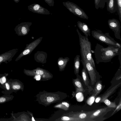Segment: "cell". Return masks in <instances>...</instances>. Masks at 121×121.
<instances>
[{"mask_svg":"<svg viewBox=\"0 0 121 121\" xmlns=\"http://www.w3.org/2000/svg\"><path fill=\"white\" fill-rule=\"evenodd\" d=\"M108 23L109 28L114 32L115 37L121 41L120 35L121 27L119 21L116 19L112 18L109 19Z\"/></svg>","mask_w":121,"mask_h":121,"instance_id":"6","label":"cell"},{"mask_svg":"<svg viewBox=\"0 0 121 121\" xmlns=\"http://www.w3.org/2000/svg\"><path fill=\"white\" fill-rule=\"evenodd\" d=\"M54 100V98L52 97H48L47 98V101L49 102H52Z\"/></svg>","mask_w":121,"mask_h":121,"instance_id":"30","label":"cell"},{"mask_svg":"<svg viewBox=\"0 0 121 121\" xmlns=\"http://www.w3.org/2000/svg\"><path fill=\"white\" fill-rule=\"evenodd\" d=\"M7 81L10 85V90L9 91L5 93L4 94L10 95L13 92H16L23 89L22 83L21 81L17 79H8L7 78Z\"/></svg>","mask_w":121,"mask_h":121,"instance_id":"7","label":"cell"},{"mask_svg":"<svg viewBox=\"0 0 121 121\" xmlns=\"http://www.w3.org/2000/svg\"><path fill=\"white\" fill-rule=\"evenodd\" d=\"M63 64V61L61 60L59 61L58 62V64L60 65H62Z\"/></svg>","mask_w":121,"mask_h":121,"instance_id":"34","label":"cell"},{"mask_svg":"<svg viewBox=\"0 0 121 121\" xmlns=\"http://www.w3.org/2000/svg\"><path fill=\"white\" fill-rule=\"evenodd\" d=\"M30 51L29 49H26L24 50L23 52L22 53L20 54L18 56H20L22 55H26L28 54L30 52Z\"/></svg>","mask_w":121,"mask_h":121,"instance_id":"29","label":"cell"},{"mask_svg":"<svg viewBox=\"0 0 121 121\" xmlns=\"http://www.w3.org/2000/svg\"><path fill=\"white\" fill-rule=\"evenodd\" d=\"M102 102L104 103L109 108H116L117 106L115 102H111L108 98L104 100Z\"/></svg>","mask_w":121,"mask_h":121,"instance_id":"23","label":"cell"},{"mask_svg":"<svg viewBox=\"0 0 121 121\" xmlns=\"http://www.w3.org/2000/svg\"></svg>","mask_w":121,"mask_h":121,"instance_id":"38","label":"cell"},{"mask_svg":"<svg viewBox=\"0 0 121 121\" xmlns=\"http://www.w3.org/2000/svg\"><path fill=\"white\" fill-rule=\"evenodd\" d=\"M76 30L79 37L82 58L86 59L89 61L92 66L95 68L94 61L92 56L91 42L88 37L81 35L77 28Z\"/></svg>","mask_w":121,"mask_h":121,"instance_id":"2","label":"cell"},{"mask_svg":"<svg viewBox=\"0 0 121 121\" xmlns=\"http://www.w3.org/2000/svg\"><path fill=\"white\" fill-rule=\"evenodd\" d=\"M103 86L100 81L98 82L96 84L93 91V95L95 97L97 96L102 91Z\"/></svg>","mask_w":121,"mask_h":121,"instance_id":"19","label":"cell"},{"mask_svg":"<svg viewBox=\"0 0 121 121\" xmlns=\"http://www.w3.org/2000/svg\"><path fill=\"white\" fill-rule=\"evenodd\" d=\"M4 73H3V74H0V78L1 77H2V76L3 75H4Z\"/></svg>","mask_w":121,"mask_h":121,"instance_id":"36","label":"cell"},{"mask_svg":"<svg viewBox=\"0 0 121 121\" xmlns=\"http://www.w3.org/2000/svg\"><path fill=\"white\" fill-rule=\"evenodd\" d=\"M8 73H4V75L0 78V83L3 84L7 81V77L8 75Z\"/></svg>","mask_w":121,"mask_h":121,"instance_id":"25","label":"cell"},{"mask_svg":"<svg viewBox=\"0 0 121 121\" xmlns=\"http://www.w3.org/2000/svg\"><path fill=\"white\" fill-rule=\"evenodd\" d=\"M28 9L30 11L42 14L49 15L50 12L47 9L38 4L34 3L28 6Z\"/></svg>","mask_w":121,"mask_h":121,"instance_id":"9","label":"cell"},{"mask_svg":"<svg viewBox=\"0 0 121 121\" xmlns=\"http://www.w3.org/2000/svg\"><path fill=\"white\" fill-rule=\"evenodd\" d=\"M63 4L71 13L80 18L88 19V17L84 10L76 4L69 1Z\"/></svg>","mask_w":121,"mask_h":121,"instance_id":"4","label":"cell"},{"mask_svg":"<svg viewBox=\"0 0 121 121\" xmlns=\"http://www.w3.org/2000/svg\"><path fill=\"white\" fill-rule=\"evenodd\" d=\"M95 110L89 111H81L74 112L73 117L78 118L86 121V119Z\"/></svg>","mask_w":121,"mask_h":121,"instance_id":"10","label":"cell"},{"mask_svg":"<svg viewBox=\"0 0 121 121\" xmlns=\"http://www.w3.org/2000/svg\"><path fill=\"white\" fill-rule=\"evenodd\" d=\"M121 48L112 46L105 48L97 43L94 51V55L96 63L108 62L115 56L121 54Z\"/></svg>","mask_w":121,"mask_h":121,"instance_id":"1","label":"cell"},{"mask_svg":"<svg viewBox=\"0 0 121 121\" xmlns=\"http://www.w3.org/2000/svg\"><path fill=\"white\" fill-rule=\"evenodd\" d=\"M117 6V11L119 19L121 22V0H116Z\"/></svg>","mask_w":121,"mask_h":121,"instance_id":"24","label":"cell"},{"mask_svg":"<svg viewBox=\"0 0 121 121\" xmlns=\"http://www.w3.org/2000/svg\"><path fill=\"white\" fill-rule=\"evenodd\" d=\"M113 111L111 115H112L116 111L117 112L118 111L120 110L121 109V99H120V101L118 105L117 106V107Z\"/></svg>","mask_w":121,"mask_h":121,"instance_id":"27","label":"cell"},{"mask_svg":"<svg viewBox=\"0 0 121 121\" xmlns=\"http://www.w3.org/2000/svg\"><path fill=\"white\" fill-rule=\"evenodd\" d=\"M35 78L37 80H39L40 79V75H36L35 77Z\"/></svg>","mask_w":121,"mask_h":121,"instance_id":"33","label":"cell"},{"mask_svg":"<svg viewBox=\"0 0 121 121\" xmlns=\"http://www.w3.org/2000/svg\"><path fill=\"white\" fill-rule=\"evenodd\" d=\"M46 3L50 7H53L54 6V0H44Z\"/></svg>","mask_w":121,"mask_h":121,"instance_id":"28","label":"cell"},{"mask_svg":"<svg viewBox=\"0 0 121 121\" xmlns=\"http://www.w3.org/2000/svg\"><path fill=\"white\" fill-rule=\"evenodd\" d=\"M95 8L98 9L99 8H104L106 3L105 0H94Z\"/></svg>","mask_w":121,"mask_h":121,"instance_id":"21","label":"cell"},{"mask_svg":"<svg viewBox=\"0 0 121 121\" xmlns=\"http://www.w3.org/2000/svg\"><path fill=\"white\" fill-rule=\"evenodd\" d=\"M80 61L89 74L92 85H94L96 82V78L95 68L92 66L89 61L86 59L82 58Z\"/></svg>","mask_w":121,"mask_h":121,"instance_id":"5","label":"cell"},{"mask_svg":"<svg viewBox=\"0 0 121 121\" xmlns=\"http://www.w3.org/2000/svg\"><path fill=\"white\" fill-rule=\"evenodd\" d=\"M91 33L93 38L102 43H105L108 46L118 47L116 45L117 42L110 36L109 33H104L101 30L98 29L92 30Z\"/></svg>","mask_w":121,"mask_h":121,"instance_id":"3","label":"cell"},{"mask_svg":"<svg viewBox=\"0 0 121 121\" xmlns=\"http://www.w3.org/2000/svg\"><path fill=\"white\" fill-rule=\"evenodd\" d=\"M73 82L74 85L76 87V91L74 95L77 93L79 92H83L85 91V90L83 88L79 79L77 78L74 79Z\"/></svg>","mask_w":121,"mask_h":121,"instance_id":"16","label":"cell"},{"mask_svg":"<svg viewBox=\"0 0 121 121\" xmlns=\"http://www.w3.org/2000/svg\"><path fill=\"white\" fill-rule=\"evenodd\" d=\"M107 107H106L95 110L86 119H87L86 121H93L94 119L98 117L102 114L106 112L107 111Z\"/></svg>","mask_w":121,"mask_h":121,"instance_id":"13","label":"cell"},{"mask_svg":"<svg viewBox=\"0 0 121 121\" xmlns=\"http://www.w3.org/2000/svg\"><path fill=\"white\" fill-rule=\"evenodd\" d=\"M107 10L111 13L117 10V6L116 0H105Z\"/></svg>","mask_w":121,"mask_h":121,"instance_id":"11","label":"cell"},{"mask_svg":"<svg viewBox=\"0 0 121 121\" xmlns=\"http://www.w3.org/2000/svg\"><path fill=\"white\" fill-rule=\"evenodd\" d=\"M26 24L25 22L22 23L16 26L14 29L15 33L18 35H21L22 34L26 35L27 33V30L26 26Z\"/></svg>","mask_w":121,"mask_h":121,"instance_id":"15","label":"cell"},{"mask_svg":"<svg viewBox=\"0 0 121 121\" xmlns=\"http://www.w3.org/2000/svg\"><path fill=\"white\" fill-rule=\"evenodd\" d=\"M119 83L115 86L112 87L111 89L108 91L107 92L103 95L101 97H97L95 100V102L96 103L102 102L105 99H107L108 97L114 91L118 86L120 84Z\"/></svg>","mask_w":121,"mask_h":121,"instance_id":"14","label":"cell"},{"mask_svg":"<svg viewBox=\"0 0 121 121\" xmlns=\"http://www.w3.org/2000/svg\"><path fill=\"white\" fill-rule=\"evenodd\" d=\"M80 56L77 55L74 58V69L76 74L78 75L79 73L80 63Z\"/></svg>","mask_w":121,"mask_h":121,"instance_id":"17","label":"cell"},{"mask_svg":"<svg viewBox=\"0 0 121 121\" xmlns=\"http://www.w3.org/2000/svg\"><path fill=\"white\" fill-rule=\"evenodd\" d=\"M18 51L17 48H14L0 55V65L2 63L7 64L11 61Z\"/></svg>","mask_w":121,"mask_h":121,"instance_id":"8","label":"cell"},{"mask_svg":"<svg viewBox=\"0 0 121 121\" xmlns=\"http://www.w3.org/2000/svg\"><path fill=\"white\" fill-rule=\"evenodd\" d=\"M16 3H18L19 1L20 0H13Z\"/></svg>","mask_w":121,"mask_h":121,"instance_id":"35","label":"cell"},{"mask_svg":"<svg viewBox=\"0 0 121 121\" xmlns=\"http://www.w3.org/2000/svg\"><path fill=\"white\" fill-rule=\"evenodd\" d=\"M43 73V71L41 70H37L36 71V73L38 75H42Z\"/></svg>","mask_w":121,"mask_h":121,"instance_id":"31","label":"cell"},{"mask_svg":"<svg viewBox=\"0 0 121 121\" xmlns=\"http://www.w3.org/2000/svg\"><path fill=\"white\" fill-rule=\"evenodd\" d=\"M78 26L84 33L85 36L88 37L90 36L91 30L86 23L80 21L77 22Z\"/></svg>","mask_w":121,"mask_h":121,"instance_id":"12","label":"cell"},{"mask_svg":"<svg viewBox=\"0 0 121 121\" xmlns=\"http://www.w3.org/2000/svg\"><path fill=\"white\" fill-rule=\"evenodd\" d=\"M95 96L93 95L91 96L87 100L86 103L88 104L91 105L93 103L95 99Z\"/></svg>","mask_w":121,"mask_h":121,"instance_id":"26","label":"cell"},{"mask_svg":"<svg viewBox=\"0 0 121 121\" xmlns=\"http://www.w3.org/2000/svg\"><path fill=\"white\" fill-rule=\"evenodd\" d=\"M62 104L64 105L65 106L68 108H69V104L67 102H64L62 103Z\"/></svg>","mask_w":121,"mask_h":121,"instance_id":"32","label":"cell"},{"mask_svg":"<svg viewBox=\"0 0 121 121\" xmlns=\"http://www.w3.org/2000/svg\"><path fill=\"white\" fill-rule=\"evenodd\" d=\"M12 95H5L0 96V104H2L12 100L14 98Z\"/></svg>","mask_w":121,"mask_h":121,"instance_id":"20","label":"cell"},{"mask_svg":"<svg viewBox=\"0 0 121 121\" xmlns=\"http://www.w3.org/2000/svg\"><path fill=\"white\" fill-rule=\"evenodd\" d=\"M0 87L4 90L1 92L3 94L9 91L10 90V85L8 82L7 81L5 83L3 84H0Z\"/></svg>","mask_w":121,"mask_h":121,"instance_id":"22","label":"cell"},{"mask_svg":"<svg viewBox=\"0 0 121 121\" xmlns=\"http://www.w3.org/2000/svg\"><path fill=\"white\" fill-rule=\"evenodd\" d=\"M32 120L33 121H35V120H34V119L33 118V117L32 118Z\"/></svg>","mask_w":121,"mask_h":121,"instance_id":"37","label":"cell"},{"mask_svg":"<svg viewBox=\"0 0 121 121\" xmlns=\"http://www.w3.org/2000/svg\"><path fill=\"white\" fill-rule=\"evenodd\" d=\"M83 66V67L82 70V75L83 80L85 85L89 88V82L87 72L84 66Z\"/></svg>","mask_w":121,"mask_h":121,"instance_id":"18","label":"cell"}]
</instances>
